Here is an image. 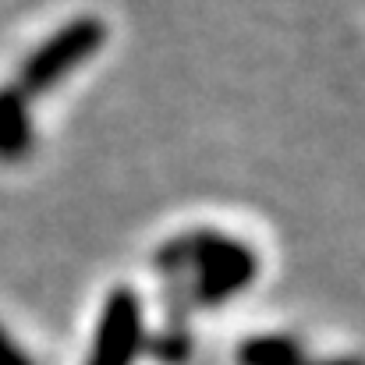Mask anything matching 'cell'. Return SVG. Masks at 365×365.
Wrapping results in <instances>:
<instances>
[{
	"label": "cell",
	"mask_w": 365,
	"mask_h": 365,
	"mask_svg": "<svg viewBox=\"0 0 365 365\" xmlns=\"http://www.w3.org/2000/svg\"><path fill=\"white\" fill-rule=\"evenodd\" d=\"M160 269L192 266L195 269V298L202 305H220L242 294L259 277V255L238 238L217 235V231H195L185 238H174L156 252Z\"/></svg>",
	"instance_id": "obj_1"
},
{
	"label": "cell",
	"mask_w": 365,
	"mask_h": 365,
	"mask_svg": "<svg viewBox=\"0 0 365 365\" xmlns=\"http://www.w3.org/2000/svg\"><path fill=\"white\" fill-rule=\"evenodd\" d=\"M107 39V25L100 18H75L68 25H61L50 39H43L29 57L25 64L18 68V82L14 89L32 100V96H43L50 93L57 82H64L75 68H82Z\"/></svg>",
	"instance_id": "obj_2"
},
{
	"label": "cell",
	"mask_w": 365,
	"mask_h": 365,
	"mask_svg": "<svg viewBox=\"0 0 365 365\" xmlns=\"http://www.w3.org/2000/svg\"><path fill=\"white\" fill-rule=\"evenodd\" d=\"M302 365H359V359H327V362H302Z\"/></svg>",
	"instance_id": "obj_7"
},
{
	"label": "cell",
	"mask_w": 365,
	"mask_h": 365,
	"mask_svg": "<svg viewBox=\"0 0 365 365\" xmlns=\"http://www.w3.org/2000/svg\"><path fill=\"white\" fill-rule=\"evenodd\" d=\"M145 337L142 302L131 287H114L100 309V323L93 334V348L86 365H135Z\"/></svg>",
	"instance_id": "obj_3"
},
{
	"label": "cell",
	"mask_w": 365,
	"mask_h": 365,
	"mask_svg": "<svg viewBox=\"0 0 365 365\" xmlns=\"http://www.w3.org/2000/svg\"><path fill=\"white\" fill-rule=\"evenodd\" d=\"M0 365H36L32 362V355L0 327Z\"/></svg>",
	"instance_id": "obj_6"
},
{
	"label": "cell",
	"mask_w": 365,
	"mask_h": 365,
	"mask_svg": "<svg viewBox=\"0 0 365 365\" xmlns=\"http://www.w3.org/2000/svg\"><path fill=\"white\" fill-rule=\"evenodd\" d=\"M32 149V114H29V100L14 89L4 86L0 89V160L14 163Z\"/></svg>",
	"instance_id": "obj_4"
},
{
	"label": "cell",
	"mask_w": 365,
	"mask_h": 365,
	"mask_svg": "<svg viewBox=\"0 0 365 365\" xmlns=\"http://www.w3.org/2000/svg\"><path fill=\"white\" fill-rule=\"evenodd\" d=\"M302 344L287 334H259L238 348V365H302Z\"/></svg>",
	"instance_id": "obj_5"
}]
</instances>
